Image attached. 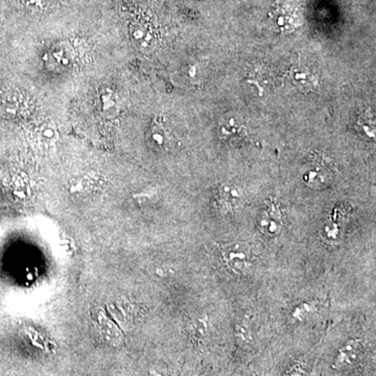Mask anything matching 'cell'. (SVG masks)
<instances>
[{"label": "cell", "mask_w": 376, "mask_h": 376, "mask_svg": "<svg viewBox=\"0 0 376 376\" xmlns=\"http://www.w3.org/2000/svg\"><path fill=\"white\" fill-rule=\"evenodd\" d=\"M221 257L226 267L234 275H246L254 265L252 250L246 242H235L221 248Z\"/></svg>", "instance_id": "1"}, {"label": "cell", "mask_w": 376, "mask_h": 376, "mask_svg": "<svg viewBox=\"0 0 376 376\" xmlns=\"http://www.w3.org/2000/svg\"><path fill=\"white\" fill-rule=\"evenodd\" d=\"M33 108V100L23 90L10 89L0 97V110L4 115L12 118L27 116Z\"/></svg>", "instance_id": "2"}, {"label": "cell", "mask_w": 376, "mask_h": 376, "mask_svg": "<svg viewBox=\"0 0 376 376\" xmlns=\"http://www.w3.org/2000/svg\"><path fill=\"white\" fill-rule=\"evenodd\" d=\"M334 178L331 166L321 157L311 158L303 171V180L313 188H323L329 185Z\"/></svg>", "instance_id": "3"}, {"label": "cell", "mask_w": 376, "mask_h": 376, "mask_svg": "<svg viewBox=\"0 0 376 376\" xmlns=\"http://www.w3.org/2000/svg\"><path fill=\"white\" fill-rule=\"evenodd\" d=\"M258 228L261 233L269 237H275L281 233L283 217L276 202H269L259 213Z\"/></svg>", "instance_id": "4"}, {"label": "cell", "mask_w": 376, "mask_h": 376, "mask_svg": "<svg viewBox=\"0 0 376 376\" xmlns=\"http://www.w3.org/2000/svg\"><path fill=\"white\" fill-rule=\"evenodd\" d=\"M361 353V343L359 340H350L345 343L336 353L334 368L342 370L352 367L359 361Z\"/></svg>", "instance_id": "5"}, {"label": "cell", "mask_w": 376, "mask_h": 376, "mask_svg": "<svg viewBox=\"0 0 376 376\" xmlns=\"http://www.w3.org/2000/svg\"><path fill=\"white\" fill-rule=\"evenodd\" d=\"M43 61L46 66L52 67L54 70H64L71 66L73 58L70 49L60 44L46 52Z\"/></svg>", "instance_id": "6"}, {"label": "cell", "mask_w": 376, "mask_h": 376, "mask_svg": "<svg viewBox=\"0 0 376 376\" xmlns=\"http://www.w3.org/2000/svg\"><path fill=\"white\" fill-rule=\"evenodd\" d=\"M272 24L280 33H290L298 25V16L290 8L281 6L273 10L271 14Z\"/></svg>", "instance_id": "7"}, {"label": "cell", "mask_w": 376, "mask_h": 376, "mask_svg": "<svg viewBox=\"0 0 376 376\" xmlns=\"http://www.w3.org/2000/svg\"><path fill=\"white\" fill-rule=\"evenodd\" d=\"M219 202L224 209L232 210L237 208L242 202V191L231 184H223L219 188Z\"/></svg>", "instance_id": "8"}, {"label": "cell", "mask_w": 376, "mask_h": 376, "mask_svg": "<svg viewBox=\"0 0 376 376\" xmlns=\"http://www.w3.org/2000/svg\"><path fill=\"white\" fill-rule=\"evenodd\" d=\"M131 37L135 45L140 49L148 50L155 44V35L152 29L144 23H135L131 27Z\"/></svg>", "instance_id": "9"}, {"label": "cell", "mask_w": 376, "mask_h": 376, "mask_svg": "<svg viewBox=\"0 0 376 376\" xmlns=\"http://www.w3.org/2000/svg\"><path fill=\"white\" fill-rule=\"evenodd\" d=\"M100 110L102 114L109 117H114L119 112L118 98L112 90H102L100 95Z\"/></svg>", "instance_id": "10"}, {"label": "cell", "mask_w": 376, "mask_h": 376, "mask_svg": "<svg viewBox=\"0 0 376 376\" xmlns=\"http://www.w3.org/2000/svg\"><path fill=\"white\" fill-rule=\"evenodd\" d=\"M235 338L240 346H248L253 340V328L250 317H244L235 328Z\"/></svg>", "instance_id": "11"}, {"label": "cell", "mask_w": 376, "mask_h": 376, "mask_svg": "<svg viewBox=\"0 0 376 376\" xmlns=\"http://www.w3.org/2000/svg\"><path fill=\"white\" fill-rule=\"evenodd\" d=\"M150 141L158 148H165L169 143V132L162 125H155L150 130Z\"/></svg>", "instance_id": "12"}, {"label": "cell", "mask_w": 376, "mask_h": 376, "mask_svg": "<svg viewBox=\"0 0 376 376\" xmlns=\"http://www.w3.org/2000/svg\"><path fill=\"white\" fill-rule=\"evenodd\" d=\"M39 137L42 142L52 143L58 138V131H56V127L52 125V123H45L39 130Z\"/></svg>", "instance_id": "13"}, {"label": "cell", "mask_w": 376, "mask_h": 376, "mask_svg": "<svg viewBox=\"0 0 376 376\" xmlns=\"http://www.w3.org/2000/svg\"><path fill=\"white\" fill-rule=\"evenodd\" d=\"M26 10L33 13L42 12L47 8L49 0H19Z\"/></svg>", "instance_id": "14"}, {"label": "cell", "mask_w": 376, "mask_h": 376, "mask_svg": "<svg viewBox=\"0 0 376 376\" xmlns=\"http://www.w3.org/2000/svg\"><path fill=\"white\" fill-rule=\"evenodd\" d=\"M292 81H297L298 84H302L303 86L313 85L311 81H307V79H313L311 73L307 72L306 70H301V69L297 68L292 71Z\"/></svg>", "instance_id": "15"}, {"label": "cell", "mask_w": 376, "mask_h": 376, "mask_svg": "<svg viewBox=\"0 0 376 376\" xmlns=\"http://www.w3.org/2000/svg\"><path fill=\"white\" fill-rule=\"evenodd\" d=\"M311 311H313V307H311V305L307 304V303H304V304H302L301 306H299L298 308H296L294 317L296 318V319L303 320Z\"/></svg>", "instance_id": "16"}, {"label": "cell", "mask_w": 376, "mask_h": 376, "mask_svg": "<svg viewBox=\"0 0 376 376\" xmlns=\"http://www.w3.org/2000/svg\"><path fill=\"white\" fill-rule=\"evenodd\" d=\"M285 376H303V373L302 371H301L300 368L295 367L292 368V369H290Z\"/></svg>", "instance_id": "17"}]
</instances>
